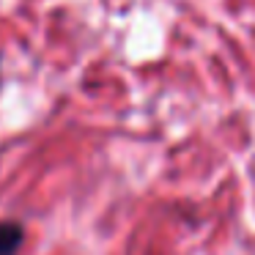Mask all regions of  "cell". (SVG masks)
<instances>
[{"label":"cell","mask_w":255,"mask_h":255,"mask_svg":"<svg viewBox=\"0 0 255 255\" xmlns=\"http://www.w3.org/2000/svg\"><path fill=\"white\" fill-rule=\"evenodd\" d=\"M22 239H25V231L19 222H0V255H17L19 247H22Z\"/></svg>","instance_id":"cell-1"}]
</instances>
